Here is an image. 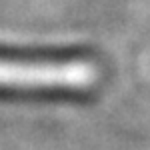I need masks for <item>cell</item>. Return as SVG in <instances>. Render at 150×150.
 I'll list each match as a JSON object with an SVG mask.
<instances>
[{"instance_id": "cell-1", "label": "cell", "mask_w": 150, "mask_h": 150, "mask_svg": "<svg viewBox=\"0 0 150 150\" xmlns=\"http://www.w3.org/2000/svg\"><path fill=\"white\" fill-rule=\"evenodd\" d=\"M90 52L82 46H6L0 44V62L16 64H66L86 60Z\"/></svg>"}]
</instances>
